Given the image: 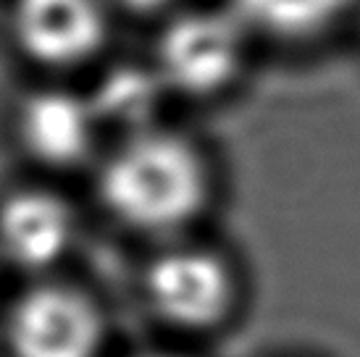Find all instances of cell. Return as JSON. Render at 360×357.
I'll list each match as a JSON object with an SVG mask.
<instances>
[{"mask_svg": "<svg viewBox=\"0 0 360 357\" xmlns=\"http://www.w3.org/2000/svg\"><path fill=\"white\" fill-rule=\"evenodd\" d=\"M98 189L121 226L158 245L200 234L221 200L216 160L198 139L171 129H140L121 142Z\"/></svg>", "mask_w": 360, "mask_h": 357, "instance_id": "obj_1", "label": "cell"}, {"mask_svg": "<svg viewBox=\"0 0 360 357\" xmlns=\"http://www.w3.org/2000/svg\"><path fill=\"white\" fill-rule=\"evenodd\" d=\"M145 308L190 342H219L245 323L252 273L240 249L200 234L158 245L140 276Z\"/></svg>", "mask_w": 360, "mask_h": 357, "instance_id": "obj_2", "label": "cell"}, {"mask_svg": "<svg viewBox=\"0 0 360 357\" xmlns=\"http://www.w3.org/2000/svg\"><path fill=\"white\" fill-rule=\"evenodd\" d=\"M252 37L226 6L179 8L155 45V74L163 87L190 100H219L240 87L250 69Z\"/></svg>", "mask_w": 360, "mask_h": 357, "instance_id": "obj_3", "label": "cell"}, {"mask_svg": "<svg viewBox=\"0 0 360 357\" xmlns=\"http://www.w3.org/2000/svg\"><path fill=\"white\" fill-rule=\"evenodd\" d=\"M108 342L103 308L79 289L40 284L8 313L13 357H101Z\"/></svg>", "mask_w": 360, "mask_h": 357, "instance_id": "obj_4", "label": "cell"}, {"mask_svg": "<svg viewBox=\"0 0 360 357\" xmlns=\"http://www.w3.org/2000/svg\"><path fill=\"white\" fill-rule=\"evenodd\" d=\"M101 0H19L16 34L32 58L48 66H74L105 40Z\"/></svg>", "mask_w": 360, "mask_h": 357, "instance_id": "obj_5", "label": "cell"}, {"mask_svg": "<svg viewBox=\"0 0 360 357\" xmlns=\"http://www.w3.org/2000/svg\"><path fill=\"white\" fill-rule=\"evenodd\" d=\"M71 208L51 192L24 189L0 205V255L24 271H48L71 249Z\"/></svg>", "mask_w": 360, "mask_h": 357, "instance_id": "obj_6", "label": "cell"}, {"mask_svg": "<svg viewBox=\"0 0 360 357\" xmlns=\"http://www.w3.org/2000/svg\"><path fill=\"white\" fill-rule=\"evenodd\" d=\"M252 42L308 48L326 40L358 11L360 0H226Z\"/></svg>", "mask_w": 360, "mask_h": 357, "instance_id": "obj_7", "label": "cell"}, {"mask_svg": "<svg viewBox=\"0 0 360 357\" xmlns=\"http://www.w3.org/2000/svg\"><path fill=\"white\" fill-rule=\"evenodd\" d=\"M21 139L48 166H77L95 139V110L69 92H37L21 108Z\"/></svg>", "mask_w": 360, "mask_h": 357, "instance_id": "obj_8", "label": "cell"}, {"mask_svg": "<svg viewBox=\"0 0 360 357\" xmlns=\"http://www.w3.org/2000/svg\"><path fill=\"white\" fill-rule=\"evenodd\" d=\"M148 100H150V92H148L145 79L131 77V74H119V77H110L108 84L103 87L101 103H105L103 108L110 116L134 121V116L145 110Z\"/></svg>", "mask_w": 360, "mask_h": 357, "instance_id": "obj_9", "label": "cell"}, {"mask_svg": "<svg viewBox=\"0 0 360 357\" xmlns=\"http://www.w3.org/2000/svg\"><path fill=\"white\" fill-rule=\"evenodd\" d=\"M121 3L137 13H169L179 11L184 0H121Z\"/></svg>", "mask_w": 360, "mask_h": 357, "instance_id": "obj_10", "label": "cell"}, {"mask_svg": "<svg viewBox=\"0 0 360 357\" xmlns=\"http://www.w3.org/2000/svg\"><path fill=\"white\" fill-rule=\"evenodd\" d=\"M134 357H198V355L181 352V349H153V352H142V355H134Z\"/></svg>", "mask_w": 360, "mask_h": 357, "instance_id": "obj_11", "label": "cell"}, {"mask_svg": "<svg viewBox=\"0 0 360 357\" xmlns=\"http://www.w3.org/2000/svg\"><path fill=\"white\" fill-rule=\"evenodd\" d=\"M281 357H316V355H297V352H295V355H281Z\"/></svg>", "mask_w": 360, "mask_h": 357, "instance_id": "obj_12", "label": "cell"}, {"mask_svg": "<svg viewBox=\"0 0 360 357\" xmlns=\"http://www.w3.org/2000/svg\"><path fill=\"white\" fill-rule=\"evenodd\" d=\"M358 13H360V6H358Z\"/></svg>", "mask_w": 360, "mask_h": 357, "instance_id": "obj_13", "label": "cell"}]
</instances>
